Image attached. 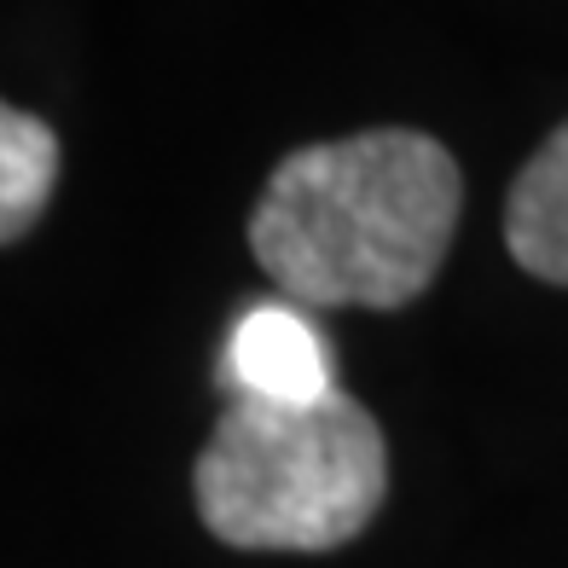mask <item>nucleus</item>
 <instances>
[{
	"mask_svg": "<svg viewBox=\"0 0 568 568\" xmlns=\"http://www.w3.org/2000/svg\"><path fill=\"white\" fill-rule=\"evenodd\" d=\"M59 186V134L0 99V244H18Z\"/></svg>",
	"mask_w": 568,
	"mask_h": 568,
	"instance_id": "nucleus-5",
	"label": "nucleus"
},
{
	"mask_svg": "<svg viewBox=\"0 0 568 568\" xmlns=\"http://www.w3.org/2000/svg\"><path fill=\"white\" fill-rule=\"evenodd\" d=\"M505 250L523 273L568 284V122L510 180Z\"/></svg>",
	"mask_w": 568,
	"mask_h": 568,
	"instance_id": "nucleus-4",
	"label": "nucleus"
},
{
	"mask_svg": "<svg viewBox=\"0 0 568 568\" xmlns=\"http://www.w3.org/2000/svg\"><path fill=\"white\" fill-rule=\"evenodd\" d=\"M464 210L453 151L412 128L291 151L255 197L250 250L302 307H406L442 273Z\"/></svg>",
	"mask_w": 568,
	"mask_h": 568,
	"instance_id": "nucleus-1",
	"label": "nucleus"
},
{
	"mask_svg": "<svg viewBox=\"0 0 568 568\" xmlns=\"http://www.w3.org/2000/svg\"><path fill=\"white\" fill-rule=\"evenodd\" d=\"M215 389L226 400H273V406H314L337 395V354L302 302L273 296L239 314L221 348Z\"/></svg>",
	"mask_w": 568,
	"mask_h": 568,
	"instance_id": "nucleus-3",
	"label": "nucleus"
},
{
	"mask_svg": "<svg viewBox=\"0 0 568 568\" xmlns=\"http://www.w3.org/2000/svg\"><path fill=\"white\" fill-rule=\"evenodd\" d=\"M197 516L239 551H337L383 510L389 447L354 395L226 400L192 470Z\"/></svg>",
	"mask_w": 568,
	"mask_h": 568,
	"instance_id": "nucleus-2",
	"label": "nucleus"
}]
</instances>
